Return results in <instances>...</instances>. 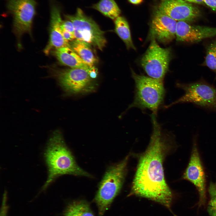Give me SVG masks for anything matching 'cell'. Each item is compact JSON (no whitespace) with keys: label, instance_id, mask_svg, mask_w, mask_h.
<instances>
[{"label":"cell","instance_id":"1","mask_svg":"<svg viewBox=\"0 0 216 216\" xmlns=\"http://www.w3.org/2000/svg\"><path fill=\"white\" fill-rule=\"evenodd\" d=\"M153 131L148 146L139 159L131 193L158 202L169 208L172 194L165 179L163 167L165 144L156 117H152Z\"/></svg>","mask_w":216,"mask_h":216},{"label":"cell","instance_id":"2","mask_svg":"<svg viewBox=\"0 0 216 216\" xmlns=\"http://www.w3.org/2000/svg\"><path fill=\"white\" fill-rule=\"evenodd\" d=\"M48 175L41 190H45L57 177L64 175L91 177L92 176L77 164L59 130L54 131L49 138L44 153Z\"/></svg>","mask_w":216,"mask_h":216},{"label":"cell","instance_id":"3","mask_svg":"<svg viewBox=\"0 0 216 216\" xmlns=\"http://www.w3.org/2000/svg\"><path fill=\"white\" fill-rule=\"evenodd\" d=\"M129 156L120 162L110 166L100 182L94 199L99 216H102L119 193L126 174Z\"/></svg>","mask_w":216,"mask_h":216},{"label":"cell","instance_id":"4","mask_svg":"<svg viewBox=\"0 0 216 216\" xmlns=\"http://www.w3.org/2000/svg\"><path fill=\"white\" fill-rule=\"evenodd\" d=\"M132 73L135 84V94L134 100L128 109L134 107L148 109L156 115L165 94L163 81L138 75L133 71Z\"/></svg>","mask_w":216,"mask_h":216},{"label":"cell","instance_id":"5","mask_svg":"<svg viewBox=\"0 0 216 216\" xmlns=\"http://www.w3.org/2000/svg\"><path fill=\"white\" fill-rule=\"evenodd\" d=\"M64 17L74 25L76 39L84 41L101 51L103 50L107 43L104 32L82 9L77 8L74 14L65 15Z\"/></svg>","mask_w":216,"mask_h":216},{"label":"cell","instance_id":"6","mask_svg":"<svg viewBox=\"0 0 216 216\" xmlns=\"http://www.w3.org/2000/svg\"><path fill=\"white\" fill-rule=\"evenodd\" d=\"M177 86L184 93L180 98L166 106L168 108L179 103H191L206 109L216 112V88L204 80L185 84Z\"/></svg>","mask_w":216,"mask_h":216},{"label":"cell","instance_id":"7","mask_svg":"<svg viewBox=\"0 0 216 216\" xmlns=\"http://www.w3.org/2000/svg\"><path fill=\"white\" fill-rule=\"evenodd\" d=\"M171 58L170 49L161 48L152 37L149 47L141 58V64L150 77L163 81Z\"/></svg>","mask_w":216,"mask_h":216},{"label":"cell","instance_id":"8","mask_svg":"<svg viewBox=\"0 0 216 216\" xmlns=\"http://www.w3.org/2000/svg\"><path fill=\"white\" fill-rule=\"evenodd\" d=\"M61 87L67 94L87 93L93 92L97 84L88 71L82 69L70 68L57 71L55 74Z\"/></svg>","mask_w":216,"mask_h":216},{"label":"cell","instance_id":"9","mask_svg":"<svg viewBox=\"0 0 216 216\" xmlns=\"http://www.w3.org/2000/svg\"><path fill=\"white\" fill-rule=\"evenodd\" d=\"M7 5L13 17L14 32L20 47V39L23 34L26 33L31 34L36 2L34 0H8Z\"/></svg>","mask_w":216,"mask_h":216},{"label":"cell","instance_id":"10","mask_svg":"<svg viewBox=\"0 0 216 216\" xmlns=\"http://www.w3.org/2000/svg\"><path fill=\"white\" fill-rule=\"evenodd\" d=\"M189 161L183 178L193 184L198 192V208L205 205L206 200L205 175L195 137Z\"/></svg>","mask_w":216,"mask_h":216},{"label":"cell","instance_id":"11","mask_svg":"<svg viewBox=\"0 0 216 216\" xmlns=\"http://www.w3.org/2000/svg\"><path fill=\"white\" fill-rule=\"evenodd\" d=\"M158 10L176 21H194L199 17V10L184 0H161Z\"/></svg>","mask_w":216,"mask_h":216},{"label":"cell","instance_id":"12","mask_svg":"<svg viewBox=\"0 0 216 216\" xmlns=\"http://www.w3.org/2000/svg\"><path fill=\"white\" fill-rule=\"evenodd\" d=\"M176 21L157 9L154 14L150 28L151 37L166 43L176 37Z\"/></svg>","mask_w":216,"mask_h":216},{"label":"cell","instance_id":"13","mask_svg":"<svg viewBox=\"0 0 216 216\" xmlns=\"http://www.w3.org/2000/svg\"><path fill=\"white\" fill-rule=\"evenodd\" d=\"M216 36V27L193 26L186 22H177L176 38L177 41L194 43Z\"/></svg>","mask_w":216,"mask_h":216},{"label":"cell","instance_id":"14","mask_svg":"<svg viewBox=\"0 0 216 216\" xmlns=\"http://www.w3.org/2000/svg\"><path fill=\"white\" fill-rule=\"evenodd\" d=\"M62 20L60 9L56 5H52L50 11L49 39L44 51L46 55L57 49L70 47V43L64 39L62 35L61 26Z\"/></svg>","mask_w":216,"mask_h":216},{"label":"cell","instance_id":"15","mask_svg":"<svg viewBox=\"0 0 216 216\" xmlns=\"http://www.w3.org/2000/svg\"><path fill=\"white\" fill-rule=\"evenodd\" d=\"M51 52L62 64L70 68L82 69L88 72L90 68L70 47H63L54 50Z\"/></svg>","mask_w":216,"mask_h":216},{"label":"cell","instance_id":"16","mask_svg":"<svg viewBox=\"0 0 216 216\" xmlns=\"http://www.w3.org/2000/svg\"><path fill=\"white\" fill-rule=\"evenodd\" d=\"M71 48L87 64L90 68L94 66L97 59L91 45L82 41L75 39L70 42Z\"/></svg>","mask_w":216,"mask_h":216},{"label":"cell","instance_id":"17","mask_svg":"<svg viewBox=\"0 0 216 216\" xmlns=\"http://www.w3.org/2000/svg\"><path fill=\"white\" fill-rule=\"evenodd\" d=\"M91 8L112 20L119 16L121 10L115 0H100Z\"/></svg>","mask_w":216,"mask_h":216},{"label":"cell","instance_id":"18","mask_svg":"<svg viewBox=\"0 0 216 216\" xmlns=\"http://www.w3.org/2000/svg\"><path fill=\"white\" fill-rule=\"evenodd\" d=\"M115 31L125 44L128 49L136 50L132 40L128 23L123 16H119L114 20Z\"/></svg>","mask_w":216,"mask_h":216},{"label":"cell","instance_id":"19","mask_svg":"<svg viewBox=\"0 0 216 216\" xmlns=\"http://www.w3.org/2000/svg\"><path fill=\"white\" fill-rule=\"evenodd\" d=\"M64 216H94L89 204L85 200L71 202L66 209Z\"/></svg>","mask_w":216,"mask_h":216},{"label":"cell","instance_id":"20","mask_svg":"<svg viewBox=\"0 0 216 216\" xmlns=\"http://www.w3.org/2000/svg\"><path fill=\"white\" fill-rule=\"evenodd\" d=\"M206 55L202 65L214 72L216 78V37L206 47Z\"/></svg>","mask_w":216,"mask_h":216},{"label":"cell","instance_id":"21","mask_svg":"<svg viewBox=\"0 0 216 216\" xmlns=\"http://www.w3.org/2000/svg\"><path fill=\"white\" fill-rule=\"evenodd\" d=\"M7 192L5 191L3 194L0 216H8V207L7 203Z\"/></svg>","mask_w":216,"mask_h":216},{"label":"cell","instance_id":"22","mask_svg":"<svg viewBox=\"0 0 216 216\" xmlns=\"http://www.w3.org/2000/svg\"><path fill=\"white\" fill-rule=\"evenodd\" d=\"M207 211L210 216H216V198H210L207 207Z\"/></svg>","mask_w":216,"mask_h":216},{"label":"cell","instance_id":"23","mask_svg":"<svg viewBox=\"0 0 216 216\" xmlns=\"http://www.w3.org/2000/svg\"><path fill=\"white\" fill-rule=\"evenodd\" d=\"M61 27L74 35V26L70 21L67 19L65 20H62Z\"/></svg>","mask_w":216,"mask_h":216},{"label":"cell","instance_id":"24","mask_svg":"<svg viewBox=\"0 0 216 216\" xmlns=\"http://www.w3.org/2000/svg\"><path fill=\"white\" fill-rule=\"evenodd\" d=\"M62 33L64 39L68 42H70L76 39L74 35L61 27Z\"/></svg>","mask_w":216,"mask_h":216},{"label":"cell","instance_id":"25","mask_svg":"<svg viewBox=\"0 0 216 216\" xmlns=\"http://www.w3.org/2000/svg\"><path fill=\"white\" fill-rule=\"evenodd\" d=\"M208 191L210 198H216V180L214 182H210Z\"/></svg>","mask_w":216,"mask_h":216},{"label":"cell","instance_id":"26","mask_svg":"<svg viewBox=\"0 0 216 216\" xmlns=\"http://www.w3.org/2000/svg\"><path fill=\"white\" fill-rule=\"evenodd\" d=\"M203 2L213 10L216 11V0H203Z\"/></svg>","mask_w":216,"mask_h":216},{"label":"cell","instance_id":"27","mask_svg":"<svg viewBox=\"0 0 216 216\" xmlns=\"http://www.w3.org/2000/svg\"><path fill=\"white\" fill-rule=\"evenodd\" d=\"M88 72L91 77L95 80L97 76L98 72L94 66L90 68Z\"/></svg>","mask_w":216,"mask_h":216},{"label":"cell","instance_id":"28","mask_svg":"<svg viewBox=\"0 0 216 216\" xmlns=\"http://www.w3.org/2000/svg\"><path fill=\"white\" fill-rule=\"evenodd\" d=\"M130 3L135 4H138L141 3L143 0H128Z\"/></svg>","mask_w":216,"mask_h":216},{"label":"cell","instance_id":"29","mask_svg":"<svg viewBox=\"0 0 216 216\" xmlns=\"http://www.w3.org/2000/svg\"><path fill=\"white\" fill-rule=\"evenodd\" d=\"M188 2H192L197 4H201L203 2V0H184Z\"/></svg>","mask_w":216,"mask_h":216}]
</instances>
